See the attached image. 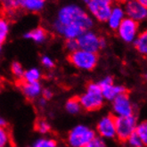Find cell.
<instances>
[{"label": "cell", "instance_id": "cell-1", "mask_svg": "<svg viewBox=\"0 0 147 147\" xmlns=\"http://www.w3.org/2000/svg\"><path fill=\"white\" fill-rule=\"evenodd\" d=\"M94 25L91 17L77 5L62 7L54 22V30L66 39H77Z\"/></svg>", "mask_w": 147, "mask_h": 147}, {"label": "cell", "instance_id": "cell-2", "mask_svg": "<svg viewBox=\"0 0 147 147\" xmlns=\"http://www.w3.org/2000/svg\"><path fill=\"white\" fill-rule=\"evenodd\" d=\"M78 98L81 108L88 111H94L101 109L105 101L98 83L94 82H91L86 86L85 92Z\"/></svg>", "mask_w": 147, "mask_h": 147}, {"label": "cell", "instance_id": "cell-3", "mask_svg": "<svg viewBox=\"0 0 147 147\" xmlns=\"http://www.w3.org/2000/svg\"><path fill=\"white\" fill-rule=\"evenodd\" d=\"M96 136V131L86 125H77L68 133L67 143L71 147H84Z\"/></svg>", "mask_w": 147, "mask_h": 147}, {"label": "cell", "instance_id": "cell-4", "mask_svg": "<svg viewBox=\"0 0 147 147\" xmlns=\"http://www.w3.org/2000/svg\"><path fill=\"white\" fill-rule=\"evenodd\" d=\"M68 59L75 68L86 71H93L98 63L97 54L81 49H78L73 53H71Z\"/></svg>", "mask_w": 147, "mask_h": 147}, {"label": "cell", "instance_id": "cell-5", "mask_svg": "<svg viewBox=\"0 0 147 147\" xmlns=\"http://www.w3.org/2000/svg\"><path fill=\"white\" fill-rule=\"evenodd\" d=\"M137 124V119L135 115L128 117H115L116 137L119 141L126 142L127 138L136 132Z\"/></svg>", "mask_w": 147, "mask_h": 147}, {"label": "cell", "instance_id": "cell-6", "mask_svg": "<svg viewBox=\"0 0 147 147\" xmlns=\"http://www.w3.org/2000/svg\"><path fill=\"white\" fill-rule=\"evenodd\" d=\"M111 102L112 111L115 117H128L135 115L134 105L127 93L117 96Z\"/></svg>", "mask_w": 147, "mask_h": 147}, {"label": "cell", "instance_id": "cell-7", "mask_svg": "<svg viewBox=\"0 0 147 147\" xmlns=\"http://www.w3.org/2000/svg\"><path fill=\"white\" fill-rule=\"evenodd\" d=\"M101 37L93 31L88 30L82 33L81 35L77 38L79 48L85 50L91 53L97 54V52L101 48Z\"/></svg>", "mask_w": 147, "mask_h": 147}, {"label": "cell", "instance_id": "cell-8", "mask_svg": "<svg viewBox=\"0 0 147 147\" xmlns=\"http://www.w3.org/2000/svg\"><path fill=\"white\" fill-rule=\"evenodd\" d=\"M117 31L121 40L126 43H134L138 35V22L125 17Z\"/></svg>", "mask_w": 147, "mask_h": 147}, {"label": "cell", "instance_id": "cell-9", "mask_svg": "<svg viewBox=\"0 0 147 147\" xmlns=\"http://www.w3.org/2000/svg\"><path fill=\"white\" fill-rule=\"evenodd\" d=\"M102 139H112L116 137L115 116L108 114L103 116L96 125V132Z\"/></svg>", "mask_w": 147, "mask_h": 147}, {"label": "cell", "instance_id": "cell-10", "mask_svg": "<svg viewBox=\"0 0 147 147\" xmlns=\"http://www.w3.org/2000/svg\"><path fill=\"white\" fill-rule=\"evenodd\" d=\"M124 12L127 18L139 22L147 19V8L138 3L136 0L127 2L124 7Z\"/></svg>", "mask_w": 147, "mask_h": 147}, {"label": "cell", "instance_id": "cell-11", "mask_svg": "<svg viewBox=\"0 0 147 147\" xmlns=\"http://www.w3.org/2000/svg\"><path fill=\"white\" fill-rule=\"evenodd\" d=\"M86 5H88L90 13L96 20L102 22H107L111 11V4L98 1H90Z\"/></svg>", "mask_w": 147, "mask_h": 147}, {"label": "cell", "instance_id": "cell-12", "mask_svg": "<svg viewBox=\"0 0 147 147\" xmlns=\"http://www.w3.org/2000/svg\"><path fill=\"white\" fill-rule=\"evenodd\" d=\"M19 86L23 96L28 100H36L40 97L43 91V86L40 82H24L19 80Z\"/></svg>", "mask_w": 147, "mask_h": 147}, {"label": "cell", "instance_id": "cell-13", "mask_svg": "<svg viewBox=\"0 0 147 147\" xmlns=\"http://www.w3.org/2000/svg\"><path fill=\"white\" fill-rule=\"evenodd\" d=\"M125 12L122 7H120L119 5L114 6L113 8H111V13L109 15V18L107 20L109 27L113 30H117L119 26L121 23V22L123 21V19L125 18Z\"/></svg>", "mask_w": 147, "mask_h": 147}, {"label": "cell", "instance_id": "cell-14", "mask_svg": "<svg viewBox=\"0 0 147 147\" xmlns=\"http://www.w3.org/2000/svg\"><path fill=\"white\" fill-rule=\"evenodd\" d=\"M102 96L106 101L112 102L117 96H120V94H123L127 93V88L122 85H115L114 83L109 85L105 88H102Z\"/></svg>", "mask_w": 147, "mask_h": 147}, {"label": "cell", "instance_id": "cell-15", "mask_svg": "<svg viewBox=\"0 0 147 147\" xmlns=\"http://www.w3.org/2000/svg\"><path fill=\"white\" fill-rule=\"evenodd\" d=\"M134 47L140 55L147 57V29L137 35L134 41Z\"/></svg>", "mask_w": 147, "mask_h": 147}, {"label": "cell", "instance_id": "cell-16", "mask_svg": "<svg viewBox=\"0 0 147 147\" xmlns=\"http://www.w3.org/2000/svg\"><path fill=\"white\" fill-rule=\"evenodd\" d=\"M24 38L30 39L36 43H43L46 41L47 38V33L43 28H37L26 33Z\"/></svg>", "mask_w": 147, "mask_h": 147}, {"label": "cell", "instance_id": "cell-17", "mask_svg": "<svg viewBox=\"0 0 147 147\" xmlns=\"http://www.w3.org/2000/svg\"><path fill=\"white\" fill-rule=\"evenodd\" d=\"M42 77V73L38 68H30L28 70L24 71L22 79L21 80L24 82H39Z\"/></svg>", "mask_w": 147, "mask_h": 147}, {"label": "cell", "instance_id": "cell-18", "mask_svg": "<svg viewBox=\"0 0 147 147\" xmlns=\"http://www.w3.org/2000/svg\"><path fill=\"white\" fill-rule=\"evenodd\" d=\"M81 109L82 108L80 105V102L78 97L70 98L65 103V110L68 113H70V114L76 115L78 113H80Z\"/></svg>", "mask_w": 147, "mask_h": 147}, {"label": "cell", "instance_id": "cell-19", "mask_svg": "<svg viewBox=\"0 0 147 147\" xmlns=\"http://www.w3.org/2000/svg\"><path fill=\"white\" fill-rule=\"evenodd\" d=\"M0 147H13L12 136L6 127H0Z\"/></svg>", "mask_w": 147, "mask_h": 147}, {"label": "cell", "instance_id": "cell-20", "mask_svg": "<svg viewBox=\"0 0 147 147\" xmlns=\"http://www.w3.org/2000/svg\"><path fill=\"white\" fill-rule=\"evenodd\" d=\"M45 5V0H23L22 7L32 12L41 10Z\"/></svg>", "mask_w": 147, "mask_h": 147}, {"label": "cell", "instance_id": "cell-21", "mask_svg": "<svg viewBox=\"0 0 147 147\" xmlns=\"http://www.w3.org/2000/svg\"><path fill=\"white\" fill-rule=\"evenodd\" d=\"M33 147H58L57 141L53 137L43 136L34 143Z\"/></svg>", "mask_w": 147, "mask_h": 147}, {"label": "cell", "instance_id": "cell-22", "mask_svg": "<svg viewBox=\"0 0 147 147\" xmlns=\"http://www.w3.org/2000/svg\"><path fill=\"white\" fill-rule=\"evenodd\" d=\"M136 133L140 137L143 146L147 147V120H144L137 124Z\"/></svg>", "mask_w": 147, "mask_h": 147}, {"label": "cell", "instance_id": "cell-23", "mask_svg": "<svg viewBox=\"0 0 147 147\" xmlns=\"http://www.w3.org/2000/svg\"><path fill=\"white\" fill-rule=\"evenodd\" d=\"M35 129L42 135H47L51 131V125L44 119H38L35 122Z\"/></svg>", "mask_w": 147, "mask_h": 147}, {"label": "cell", "instance_id": "cell-24", "mask_svg": "<svg viewBox=\"0 0 147 147\" xmlns=\"http://www.w3.org/2000/svg\"><path fill=\"white\" fill-rule=\"evenodd\" d=\"M11 72L13 76L17 80V81H19L22 79L24 69L19 62H13L11 64Z\"/></svg>", "mask_w": 147, "mask_h": 147}, {"label": "cell", "instance_id": "cell-25", "mask_svg": "<svg viewBox=\"0 0 147 147\" xmlns=\"http://www.w3.org/2000/svg\"><path fill=\"white\" fill-rule=\"evenodd\" d=\"M8 33H9V23L5 19L0 18V42L3 43L7 38Z\"/></svg>", "mask_w": 147, "mask_h": 147}, {"label": "cell", "instance_id": "cell-26", "mask_svg": "<svg viewBox=\"0 0 147 147\" xmlns=\"http://www.w3.org/2000/svg\"><path fill=\"white\" fill-rule=\"evenodd\" d=\"M126 143L129 147H140L143 146L142 141L140 139V137L138 136V135L135 132L133 133L126 140Z\"/></svg>", "mask_w": 147, "mask_h": 147}, {"label": "cell", "instance_id": "cell-27", "mask_svg": "<svg viewBox=\"0 0 147 147\" xmlns=\"http://www.w3.org/2000/svg\"><path fill=\"white\" fill-rule=\"evenodd\" d=\"M84 147H105V143L103 141L102 138H101L99 136H96L93 140H91Z\"/></svg>", "mask_w": 147, "mask_h": 147}, {"label": "cell", "instance_id": "cell-28", "mask_svg": "<svg viewBox=\"0 0 147 147\" xmlns=\"http://www.w3.org/2000/svg\"><path fill=\"white\" fill-rule=\"evenodd\" d=\"M65 47L69 52H70V54L77 51L78 49H80L77 39H67V41L65 43Z\"/></svg>", "mask_w": 147, "mask_h": 147}, {"label": "cell", "instance_id": "cell-29", "mask_svg": "<svg viewBox=\"0 0 147 147\" xmlns=\"http://www.w3.org/2000/svg\"><path fill=\"white\" fill-rule=\"evenodd\" d=\"M41 63L47 69H52L55 67V61L48 55H43L41 57Z\"/></svg>", "mask_w": 147, "mask_h": 147}, {"label": "cell", "instance_id": "cell-30", "mask_svg": "<svg viewBox=\"0 0 147 147\" xmlns=\"http://www.w3.org/2000/svg\"><path fill=\"white\" fill-rule=\"evenodd\" d=\"M3 5L6 10H13L17 7L16 0H3Z\"/></svg>", "mask_w": 147, "mask_h": 147}, {"label": "cell", "instance_id": "cell-31", "mask_svg": "<svg viewBox=\"0 0 147 147\" xmlns=\"http://www.w3.org/2000/svg\"><path fill=\"white\" fill-rule=\"evenodd\" d=\"M53 92H52L51 89L49 88H43V91H42V94L41 96L43 98H45L46 100L49 101L50 99H52V97H53Z\"/></svg>", "mask_w": 147, "mask_h": 147}, {"label": "cell", "instance_id": "cell-32", "mask_svg": "<svg viewBox=\"0 0 147 147\" xmlns=\"http://www.w3.org/2000/svg\"><path fill=\"white\" fill-rule=\"evenodd\" d=\"M47 100H46L45 98H43L42 96H40L39 98H38V105L40 108H44L47 105Z\"/></svg>", "mask_w": 147, "mask_h": 147}, {"label": "cell", "instance_id": "cell-33", "mask_svg": "<svg viewBox=\"0 0 147 147\" xmlns=\"http://www.w3.org/2000/svg\"><path fill=\"white\" fill-rule=\"evenodd\" d=\"M6 125H7V121L5 120V119L0 116V127H5Z\"/></svg>", "mask_w": 147, "mask_h": 147}, {"label": "cell", "instance_id": "cell-34", "mask_svg": "<svg viewBox=\"0 0 147 147\" xmlns=\"http://www.w3.org/2000/svg\"><path fill=\"white\" fill-rule=\"evenodd\" d=\"M83 1L86 4H88L90 1H98V2H103V3H108V4H111V0H83Z\"/></svg>", "mask_w": 147, "mask_h": 147}, {"label": "cell", "instance_id": "cell-35", "mask_svg": "<svg viewBox=\"0 0 147 147\" xmlns=\"http://www.w3.org/2000/svg\"><path fill=\"white\" fill-rule=\"evenodd\" d=\"M136 1L139 4H141L142 5H144V7L147 8V0H136Z\"/></svg>", "mask_w": 147, "mask_h": 147}, {"label": "cell", "instance_id": "cell-36", "mask_svg": "<svg viewBox=\"0 0 147 147\" xmlns=\"http://www.w3.org/2000/svg\"><path fill=\"white\" fill-rule=\"evenodd\" d=\"M144 80H147V72H145V73L144 74Z\"/></svg>", "mask_w": 147, "mask_h": 147}, {"label": "cell", "instance_id": "cell-37", "mask_svg": "<svg viewBox=\"0 0 147 147\" xmlns=\"http://www.w3.org/2000/svg\"><path fill=\"white\" fill-rule=\"evenodd\" d=\"M120 1H122V2H125V3H127V2L131 1V0H120Z\"/></svg>", "mask_w": 147, "mask_h": 147}, {"label": "cell", "instance_id": "cell-38", "mask_svg": "<svg viewBox=\"0 0 147 147\" xmlns=\"http://www.w3.org/2000/svg\"><path fill=\"white\" fill-rule=\"evenodd\" d=\"M1 49H2V43L0 42V51H1Z\"/></svg>", "mask_w": 147, "mask_h": 147}, {"label": "cell", "instance_id": "cell-39", "mask_svg": "<svg viewBox=\"0 0 147 147\" xmlns=\"http://www.w3.org/2000/svg\"><path fill=\"white\" fill-rule=\"evenodd\" d=\"M0 86H1V78H0Z\"/></svg>", "mask_w": 147, "mask_h": 147}, {"label": "cell", "instance_id": "cell-40", "mask_svg": "<svg viewBox=\"0 0 147 147\" xmlns=\"http://www.w3.org/2000/svg\"><path fill=\"white\" fill-rule=\"evenodd\" d=\"M3 1V0H0V2H2Z\"/></svg>", "mask_w": 147, "mask_h": 147}, {"label": "cell", "instance_id": "cell-41", "mask_svg": "<svg viewBox=\"0 0 147 147\" xmlns=\"http://www.w3.org/2000/svg\"><path fill=\"white\" fill-rule=\"evenodd\" d=\"M29 147H33V146H29Z\"/></svg>", "mask_w": 147, "mask_h": 147}, {"label": "cell", "instance_id": "cell-42", "mask_svg": "<svg viewBox=\"0 0 147 147\" xmlns=\"http://www.w3.org/2000/svg\"><path fill=\"white\" fill-rule=\"evenodd\" d=\"M140 147H144V146H140Z\"/></svg>", "mask_w": 147, "mask_h": 147}]
</instances>
